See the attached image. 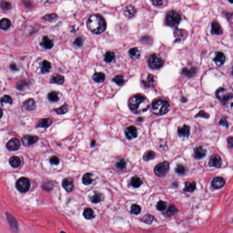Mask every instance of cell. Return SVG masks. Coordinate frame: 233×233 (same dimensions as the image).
<instances>
[{"label":"cell","instance_id":"6da1fadb","mask_svg":"<svg viewBox=\"0 0 233 233\" xmlns=\"http://www.w3.org/2000/svg\"><path fill=\"white\" fill-rule=\"evenodd\" d=\"M150 102L146 97L141 95H135L130 98L129 106L130 109L135 114L144 113L149 109Z\"/></svg>","mask_w":233,"mask_h":233},{"label":"cell","instance_id":"7a4b0ae2","mask_svg":"<svg viewBox=\"0 0 233 233\" xmlns=\"http://www.w3.org/2000/svg\"><path fill=\"white\" fill-rule=\"evenodd\" d=\"M87 26L93 33L100 34L105 30L106 23L104 19L98 15H93L89 17Z\"/></svg>","mask_w":233,"mask_h":233},{"label":"cell","instance_id":"3957f363","mask_svg":"<svg viewBox=\"0 0 233 233\" xmlns=\"http://www.w3.org/2000/svg\"><path fill=\"white\" fill-rule=\"evenodd\" d=\"M169 108L168 102L162 99L155 101L152 104V112L156 115H163L167 114Z\"/></svg>","mask_w":233,"mask_h":233},{"label":"cell","instance_id":"277c9868","mask_svg":"<svg viewBox=\"0 0 233 233\" xmlns=\"http://www.w3.org/2000/svg\"><path fill=\"white\" fill-rule=\"evenodd\" d=\"M181 21V17L177 12L170 11L166 16V22L169 26L175 27L178 25Z\"/></svg>","mask_w":233,"mask_h":233},{"label":"cell","instance_id":"5b68a950","mask_svg":"<svg viewBox=\"0 0 233 233\" xmlns=\"http://www.w3.org/2000/svg\"><path fill=\"white\" fill-rule=\"evenodd\" d=\"M169 169V163L167 161H164L155 166L154 168V172L157 176L162 177L168 173Z\"/></svg>","mask_w":233,"mask_h":233},{"label":"cell","instance_id":"8992f818","mask_svg":"<svg viewBox=\"0 0 233 233\" xmlns=\"http://www.w3.org/2000/svg\"><path fill=\"white\" fill-rule=\"evenodd\" d=\"M16 189L21 193H25L28 191L30 187V183L28 178H21L16 183Z\"/></svg>","mask_w":233,"mask_h":233},{"label":"cell","instance_id":"52a82bcc","mask_svg":"<svg viewBox=\"0 0 233 233\" xmlns=\"http://www.w3.org/2000/svg\"><path fill=\"white\" fill-rule=\"evenodd\" d=\"M148 63L150 67L153 69H158L163 64V60L155 54L150 56Z\"/></svg>","mask_w":233,"mask_h":233},{"label":"cell","instance_id":"ba28073f","mask_svg":"<svg viewBox=\"0 0 233 233\" xmlns=\"http://www.w3.org/2000/svg\"><path fill=\"white\" fill-rule=\"evenodd\" d=\"M216 96L218 99L223 102H226L230 97H232V94H227L226 90L222 87H220L217 90Z\"/></svg>","mask_w":233,"mask_h":233},{"label":"cell","instance_id":"9c48e42d","mask_svg":"<svg viewBox=\"0 0 233 233\" xmlns=\"http://www.w3.org/2000/svg\"><path fill=\"white\" fill-rule=\"evenodd\" d=\"M222 164V160L220 156L217 154H214L211 156L209 161V164L210 167L220 168Z\"/></svg>","mask_w":233,"mask_h":233},{"label":"cell","instance_id":"30bf717a","mask_svg":"<svg viewBox=\"0 0 233 233\" xmlns=\"http://www.w3.org/2000/svg\"><path fill=\"white\" fill-rule=\"evenodd\" d=\"M125 134L129 140H132L138 136V130L135 126H129L125 130Z\"/></svg>","mask_w":233,"mask_h":233},{"label":"cell","instance_id":"8fae6325","mask_svg":"<svg viewBox=\"0 0 233 233\" xmlns=\"http://www.w3.org/2000/svg\"><path fill=\"white\" fill-rule=\"evenodd\" d=\"M21 146V143L17 139H11L7 143L6 147L8 150L10 151H16L19 149Z\"/></svg>","mask_w":233,"mask_h":233},{"label":"cell","instance_id":"7c38bea8","mask_svg":"<svg viewBox=\"0 0 233 233\" xmlns=\"http://www.w3.org/2000/svg\"><path fill=\"white\" fill-rule=\"evenodd\" d=\"M225 181L223 178L217 177L213 178L211 185L215 189H220L225 185Z\"/></svg>","mask_w":233,"mask_h":233},{"label":"cell","instance_id":"4fadbf2b","mask_svg":"<svg viewBox=\"0 0 233 233\" xmlns=\"http://www.w3.org/2000/svg\"><path fill=\"white\" fill-rule=\"evenodd\" d=\"M63 188L68 192L72 191L73 188V180L71 178H65L62 182Z\"/></svg>","mask_w":233,"mask_h":233},{"label":"cell","instance_id":"5bb4252c","mask_svg":"<svg viewBox=\"0 0 233 233\" xmlns=\"http://www.w3.org/2000/svg\"><path fill=\"white\" fill-rule=\"evenodd\" d=\"M190 128L186 125H184L183 127H179L178 129V134L180 137L187 138L190 135Z\"/></svg>","mask_w":233,"mask_h":233},{"label":"cell","instance_id":"9a60e30c","mask_svg":"<svg viewBox=\"0 0 233 233\" xmlns=\"http://www.w3.org/2000/svg\"><path fill=\"white\" fill-rule=\"evenodd\" d=\"M207 153V151L204 149L201 146H199L195 148L194 151V156L197 159H202L205 157Z\"/></svg>","mask_w":233,"mask_h":233},{"label":"cell","instance_id":"2e32d148","mask_svg":"<svg viewBox=\"0 0 233 233\" xmlns=\"http://www.w3.org/2000/svg\"><path fill=\"white\" fill-rule=\"evenodd\" d=\"M38 139V138L37 136L26 135L22 138V141L26 146H30L37 142Z\"/></svg>","mask_w":233,"mask_h":233},{"label":"cell","instance_id":"e0dca14e","mask_svg":"<svg viewBox=\"0 0 233 233\" xmlns=\"http://www.w3.org/2000/svg\"><path fill=\"white\" fill-rule=\"evenodd\" d=\"M41 46L46 49H50L54 46V43L48 36H44L40 43Z\"/></svg>","mask_w":233,"mask_h":233},{"label":"cell","instance_id":"ac0fdd59","mask_svg":"<svg viewBox=\"0 0 233 233\" xmlns=\"http://www.w3.org/2000/svg\"><path fill=\"white\" fill-rule=\"evenodd\" d=\"M65 78L62 75L58 74H54L52 75L50 78V83L62 85L64 83Z\"/></svg>","mask_w":233,"mask_h":233},{"label":"cell","instance_id":"d6986e66","mask_svg":"<svg viewBox=\"0 0 233 233\" xmlns=\"http://www.w3.org/2000/svg\"><path fill=\"white\" fill-rule=\"evenodd\" d=\"M211 33L215 35H221L223 33V29L219 23L216 21L212 22L211 26Z\"/></svg>","mask_w":233,"mask_h":233},{"label":"cell","instance_id":"ffe728a7","mask_svg":"<svg viewBox=\"0 0 233 233\" xmlns=\"http://www.w3.org/2000/svg\"><path fill=\"white\" fill-rule=\"evenodd\" d=\"M124 12L125 15L129 18H131L134 17L136 14L137 10L134 6H128L125 7Z\"/></svg>","mask_w":233,"mask_h":233},{"label":"cell","instance_id":"44dd1931","mask_svg":"<svg viewBox=\"0 0 233 233\" xmlns=\"http://www.w3.org/2000/svg\"><path fill=\"white\" fill-rule=\"evenodd\" d=\"M214 60L218 66L223 65L225 61V55L221 52H217L216 53Z\"/></svg>","mask_w":233,"mask_h":233},{"label":"cell","instance_id":"7402d4cb","mask_svg":"<svg viewBox=\"0 0 233 233\" xmlns=\"http://www.w3.org/2000/svg\"><path fill=\"white\" fill-rule=\"evenodd\" d=\"M23 106L27 110L32 111L35 109L36 104L34 100L29 98L23 102Z\"/></svg>","mask_w":233,"mask_h":233},{"label":"cell","instance_id":"603a6c76","mask_svg":"<svg viewBox=\"0 0 233 233\" xmlns=\"http://www.w3.org/2000/svg\"><path fill=\"white\" fill-rule=\"evenodd\" d=\"M53 121L50 119H43L40 120L37 125L38 128H42L46 129L52 124Z\"/></svg>","mask_w":233,"mask_h":233},{"label":"cell","instance_id":"cb8c5ba5","mask_svg":"<svg viewBox=\"0 0 233 233\" xmlns=\"http://www.w3.org/2000/svg\"><path fill=\"white\" fill-rule=\"evenodd\" d=\"M105 74L102 72H95L92 76V78L94 81L97 83L104 82L105 79Z\"/></svg>","mask_w":233,"mask_h":233},{"label":"cell","instance_id":"d4e9b609","mask_svg":"<svg viewBox=\"0 0 233 233\" xmlns=\"http://www.w3.org/2000/svg\"><path fill=\"white\" fill-rule=\"evenodd\" d=\"M143 183V181L140 178L137 176L133 177L130 180V185L133 187L138 188L140 187Z\"/></svg>","mask_w":233,"mask_h":233},{"label":"cell","instance_id":"484cf974","mask_svg":"<svg viewBox=\"0 0 233 233\" xmlns=\"http://www.w3.org/2000/svg\"><path fill=\"white\" fill-rule=\"evenodd\" d=\"M196 188V183L195 182L192 183L186 182L185 183V187L183 189V191L186 192L192 193L195 190Z\"/></svg>","mask_w":233,"mask_h":233},{"label":"cell","instance_id":"4316f807","mask_svg":"<svg viewBox=\"0 0 233 233\" xmlns=\"http://www.w3.org/2000/svg\"><path fill=\"white\" fill-rule=\"evenodd\" d=\"M52 68L51 64L48 61L45 60L42 63L41 66V72L43 74H46L50 72Z\"/></svg>","mask_w":233,"mask_h":233},{"label":"cell","instance_id":"83f0119b","mask_svg":"<svg viewBox=\"0 0 233 233\" xmlns=\"http://www.w3.org/2000/svg\"><path fill=\"white\" fill-rule=\"evenodd\" d=\"M11 22L6 18H3L0 20V28L3 30H6L10 27Z\"/></svg>","mask_w":233,"mask_h":233},{"label":"cell","instance_id":"f1b7e54d","mask_svg":"<svg viewBox=\"0 0 233 233\" xmlns=\"http://www.w3.org/2000/svg\"><path fill=\"white\" fill-rule=\"evenodd\" d=\"M129 56L132 59H136L139 58L140 52L137 48H134L129 51Z\"/></svg>","mask_w":233,"mask_h":233},{"label":"cell","instance_id":"f546056e","mask_svg":"<svg viewBox=\"0 0 233 233\" xmlns=\"http://www.w3.org/2000/svg\"><path fill=\"white\" fill-rule=\"evenodd\" d=\"M83 215L87 220H91L95 217L94 212L91 208H87L84 210Z\"/></svg>","mask_w":233,"mask_h":233},{"label":"cell","instance_id":"4dcf8cb0","mask_svg":"<svg viewBox=\"0 0 233 233\" xmlns=\"http://www.w3.org/2000/svg\"><path fill=\"white\" fill-rule=\"evenodd\" d=\"M92 174L90 173H85L84 175L82 177V183L86 185H88L91 184L92 183Z\"/></svg>","mask_w":233,"mask_h":233},{"label":"cell","instance_id":"1f68e13d","mask_svg":"<svg viewBox=\"0 0 233 233\" xmlns=\"http://www.w3.org/2000/svg\"><path fill=\"white\" fill-rule=\"evenodd\" d=\"M156 157V154L153 151L148 150L145 152L143 156V159L144 161H148L153 160Z\"/></svg>","mask_w":233,"mask_h":233},{"label":"cell","instance_id":"d6a6232c","mask_svg":"<svg viewBox=\"0 0 233 233\" xmlns=\"http://www.w3.org/2000/svg\"><path fill=\"white\" fill-rule=\"evenodd\" d=\"M151 2L154 6L158 7H164L168 3V0H151Z\"/></svg>","mask_w":233,"mask_h":233},{"label":"cell","instance_id":"836d02e7","mask_svg":"<svg viewBox=\"0 0 233 233\" xmlns=\"http://www.w3.org/2000/svg\"><path fill=\"white\" fill-rule=\"evenodd\" d=\"M10 164L12 167L17 168L21 164V160L17 156H12L9 159Z\"/></svg>","mask_w":233,"mask_h":233},{"label":"cell","instance_id":"e575fe53","mask_svg":"<svg viewBox=\"0 0 233 233\" xmlns=\"http://www.w3.org/2000/svg\"><path fill=\"white\" fill-rule=\"evenodd\" d=\"M68 110H69V107H68V105L65 104L59 107V108L54 110V111L58 114L63 115L67 113Z\"/></svg>","mask_w":233,"mask_h":233},{"label":"cell","instance_id":"d590c367","mask_svg":"<svg viewBox=\"0 0 233 233\" xmlns=\"http://www.w3.org/2000/svg\"><path fill=\"white\" fill-rule=\"evenodd\" d=\"M115 58V55L112 52H107L104 55V60L107 63H111Z\"/></svg>","mask_w":233,"mask_h":233},{"label":"cell","instance_id":"8d00e7d4","mask_svg":"<svg viewBox=\"0 0 233 233\" xmlns=\"http://www.w3.org/2000/svg\"><path fill=\"white\" fill-rule=\"evenodd\" d=\"M48 99L52 102H56L59 100V97L58 92L56 91H52L48 94Z\"/></svg>","mask_w":233,"mask_h":233},{"label":"cell","instance_id":"74e56055","mask_svg":"<svg viewBox=\"0 0 233 233\" xmlns=\"http://www.w3.org/2000/svg\"><path fill=\"white\" fill-rule=\"evenodd\" d=\"M113 81L119 86H122L124 83V77L122 75H116L113 79Z\"/></svg>","mask_w":233,"mask_h":233},{"label":"cell","instance_id":"f35d334b","mask_svg":"<svg viewBox=\"0 0 233 233\" xmlns=\"http://www.w3.org/2000/svg\"><path fill=\"white\" fill-rule=\"evenodd\" d=\"M154 219V216L151 215H149V214H147L142 218V221L146 224H152V222H153Z\"/></svg>","mask_w":233,"mask_h":233},{"label":"cell","instance_id":"ab89813d","mask_svg":"<svg viewBox=\"0 0 233 233\" xmlns=\"http://www.w3.org/2000/svg\"><path fill=\"white\" fill-rule=\"evenodd\" d=\"M91 201L94 204H97L101 201V195L100 193L96 192L90 198Z\"/></svg>","mask_w":233,"mask_h":233},{"label":"cell","instance_id":"60d3db41","mask_svg":"<svg viewBox=\"0 0 233 233\" xmlns=\"http://www.w3.org/2000/svg\"><path fill=\"white\" fill-rule=\"evenodd\" d=\"M141 208L140 206L136 204H134L131 206V214L135 215H138L141 213Z\"/></svg>","mask_w":233,"mask_h":233},{"label":"cell","instance_id":"b9f144b4","mask_svg":"<svg viewBox=\"0 0 233 233\" xmlns=\"http://www.w3.org/2000/svg\"><path fill=\"white\" fill-rule=\"evenodd\" d=\"M178 210L173 205H170L166 212V215L168 216H171L173 215L178 212Z\"/></svg>","mask_w":233,"mask_h":233},{"label":"cell","instance_id":"7bdbcfd3","mask_svg":"<svg viewBox=\"0 0 233 233\" xmlns=\"http://www.w3.org/2000/svg\"><path fill=\"white\" fill-rule=\"evenodd\" d=\"M58 16L55 14H47L45 16L43 17V19L52 22V21H56L58 18Z\"/></svg>","mask_w":233,"mask_h":233},{"label":"cell","instance_id":"ee69618b","mask_svg":"<svg viewBox=\"0 0 233 233\" xmlns=\"http://www.w3.org/2000/svg\"><path fill=\"white\" fill-rule=\"evenodd\" d=\"M126 162L124 158L119 159L116 163V168L120 170H123L126 167Z\"/></svg>","mask_w":233,"mask_h":233},{"label":"cell","instance_id":"f6af8a7d","mask_svg":"<svg viewBox=\"0 0 233 233\" xmlns=\"http://www.w3.org/2000/svg\"><path fill=\"white\" fill-rule=\"evenodd\" d=\"M166 202L160 200L157 203V205H156V208L158 211H163L166 209Z\"/></svg>","mask_w":233,"mask_h":233},{"label":"cell","instance_id":"bcb514c9","mask_svg":"<svg viewBox=\"0 0 233 233\" xmlns=\"http://www.w3.org/2000/svg\"><path fill=\"white\" fill-rule=\"evenodd\" d=\"M0 101H1V104L3 103H8V104H11L12 103V98L10 96L7 95H5L1 97L0 99Z\"/></svg>","mask_w":233,"mask_h":233},{"label":"cell","instance_id":"7dc6e473","mask_svg":"<svg viewBox=\"0 0 233 233\" xmlns=\"http://www.w3.org/2000/svg\"><path fill=\"white\" fill-rule=\"evenodd\" d=\"M1 6L3 10L7 11L11 9V4L6 1H2L1 3Z\"/></svg>","mask_w":233,"mask_h":233},{"label":"cell","instance_id":"c3c4849f","mask_svg":"<svg viewBox=\"0 0 233 233\" xmlns=\"http://www.w3.org/2000/svg\"><path fill=\"white\" fill-rule=\"evenodd\" d=\"M175 172L178 174L182 175L185 172V168L183 165L179 164V165H178L176 168Z\"/></svg>","mask_w":233,"mask_h":233},{"label":"cell","instance_id":"681fc988","mask_svg":"<svg viewBox=\"0 0 233 233\" xmlns=\"http://www.w3.org/2000/svg\"><path fill=\"white\" fill-rule=\"evenodd\" d=\"M50 163L52 164H54V165H58L60 163V159L59 158L57 157V156H52L49 159Z\"/></svg>","mask_w":233,"mask_h":233},{"label":"cell","instance_id":"f907efd6","mask_svg":"<svg viewBox=\"0 0 233 233\" xmlns=\"http://www.w3.org/2000/svg\"><path fill=\"white\" fill-rule=\"evenodd\" d=\"M154 82V77L152 75H149L148 77V81L143 82L144 85L147 87H150Z\"/></svg>","mask_w":233,"mask_h":233},{"label":"cell","instance_id":"816d5d0a","mask_svg":"<svg viewBox=\"0 0 233 233\" xmlns=\"http://www.w3.org/2000/svg\"><path fill=\"white\" fill-rule=\"evenodd\" d=\"M53 188V185L51 182H46L43 185V188L44 190L49 191L52 190Z\"/></svg>","mask_w":233,"mask_h":233},{"label":"cell","instance_id":"f5cc1de1","mask_svg":"<svg viewBox=\"0 0 233 233\" xmlns=\"http://www.w3.org/2000/svg\"><path fill=\"white\" fill-rule=\"evenodd\" d=\"M83 43V40L82 38L79 37V38H77L75 39L73 44L76 47H81L82 46Z\"/></svg>","mask_w":233,"mask_h":233},{"label":"cell","instance_id":"db71d44e","mask_svg":"<svg viewBox=\"0 0 233 233\" xmlns=\"http://www.w3.org/2000/svg\"><path fill=\"white\" fill-rule=\"evenodd\" d=\"M195 116H200L202 118H205V119H208L210 117V115L207 113H205L204 111H201L198 113Z\"/></svg>","mask_w":233,"mask_h":233},{"label":"cell","instance_id":"11a10c76","mask_svg":"<svg viewBox=\"0 0 233 233\" xmlns=\"http://www.w3.org/2000/svg\"><path fill=\"white\" fill-rule=\"evenodd\" d=\"M25 82L23 81H21L17 83V85H16V87H17V89L21 90V89H22V88H23L24 87H25Z\"/></svg>","mask_w":233,"mask_h":233},{"label":"cell","instance_id":"9f6ffc18","mask_svg":"<svg viewBox=\"0 0 233 233\" xmlns=\"http://www.w3.org/2000/svg\"><path fill=\"white\" fill-rule=\"evenodd\" d=\"M220 125H222V126L226 127V128H228V126H229V124H228V122H227V120H226V119H224V118H223V119L220 120Z\"/></svg>","mask_w":233,"mask_h":233},{"label":"cell","instance_id":"6f0895ef","mask_svg":"<svg viewBox=\"0 0 233 233\" xmlns=\"http://www.w3.org/2000/svg\"><path fill=\"white\" fill-rule=\"evenodd\" d=\"M175 35L176 37L178 38L180 37H183V30H182L177 29L175 31Z\"/></svg>","mask_w":233,"mask_h":233},{"label":"cell","instance_id":"680465c9","mask_svg":"<svg viewBox=\"0 0 233 233\" xmlns=\"http://www.w3.org/2000/svg\"><path fill=\"white\" fill-rule=\"evenodd\" d=\"M227 142H228V145L229 147L232 148L233 145V139L232 137H229L227 139Z\"/></svg>","mask_w":233,"mask_h":233},{"label":"cell","instance_id":"91938a15","mask_svg":"<svg viewBox=\"0 0 233 233\" xmlns=\"http://www.w3.org/2000/svg\"><path fill=\"white\" fill-rule=\"evenodd\" d=\"M11 215L10 216V218L8 217V220H9V223H10L11 225H12H12H13V226H14V227H15V226H16L15 224V223H14L13 222L15 221V220L14 218H11Z\"/></svg>","mask_w":233,"mask_h":233},{"label":"cell","instance_id":"94428289","mask_svg":"<svg viewBox=\"0 0 233 233\" xmlns=\"http://www.w3.org/2000/svg\"><path fill=\"white\" fill-rule=\"evenodd\" d=\"M11 68L12 69V70H17V68H16V67L15 64H12V65H11Z\"/></svg>","mask_w":233,"mask_h":233},{"label":"cell","instance_id":"6125c7cd","mask_svg":"<svg viewBox=\"0 0 233 233\" xmlns=\"http://www.w3.org/2000/svg\"><path fill=\"white\" fill-rule=\"evenodd\" d=\"M96 145V141L95 140H93L92 141L91 143V146L92 147H94Z\"/></svg>","mask_w":233,"mask_h":233},{"label":"cell","instance_id":"be15d7a7","mask_svg":"<svg viewBox=\"0 0 233 233\" xmlns=\"http://www.w3.org/2000/svg\"><path fill=\"white\" fill-rule=\"evenodd\" d=\"M2 115H3V112L2 110L0 109V119L2 117Z\"/></svg>","mask_w":233,"mask_h":233},{"label":"cell","instance_id":"e7e4bbea","mask_svg":"<svg viewBox=\"0 0 233 233\" xmlns=\"http://www.w3.org/2000/svg\"><path fill=\"white\" fill-rule=\"evenodd\" d=\"M229 1L231 3H233V0H229Z\"/></svg>","mask_w":233,"mask_h":233}]
</instances>
